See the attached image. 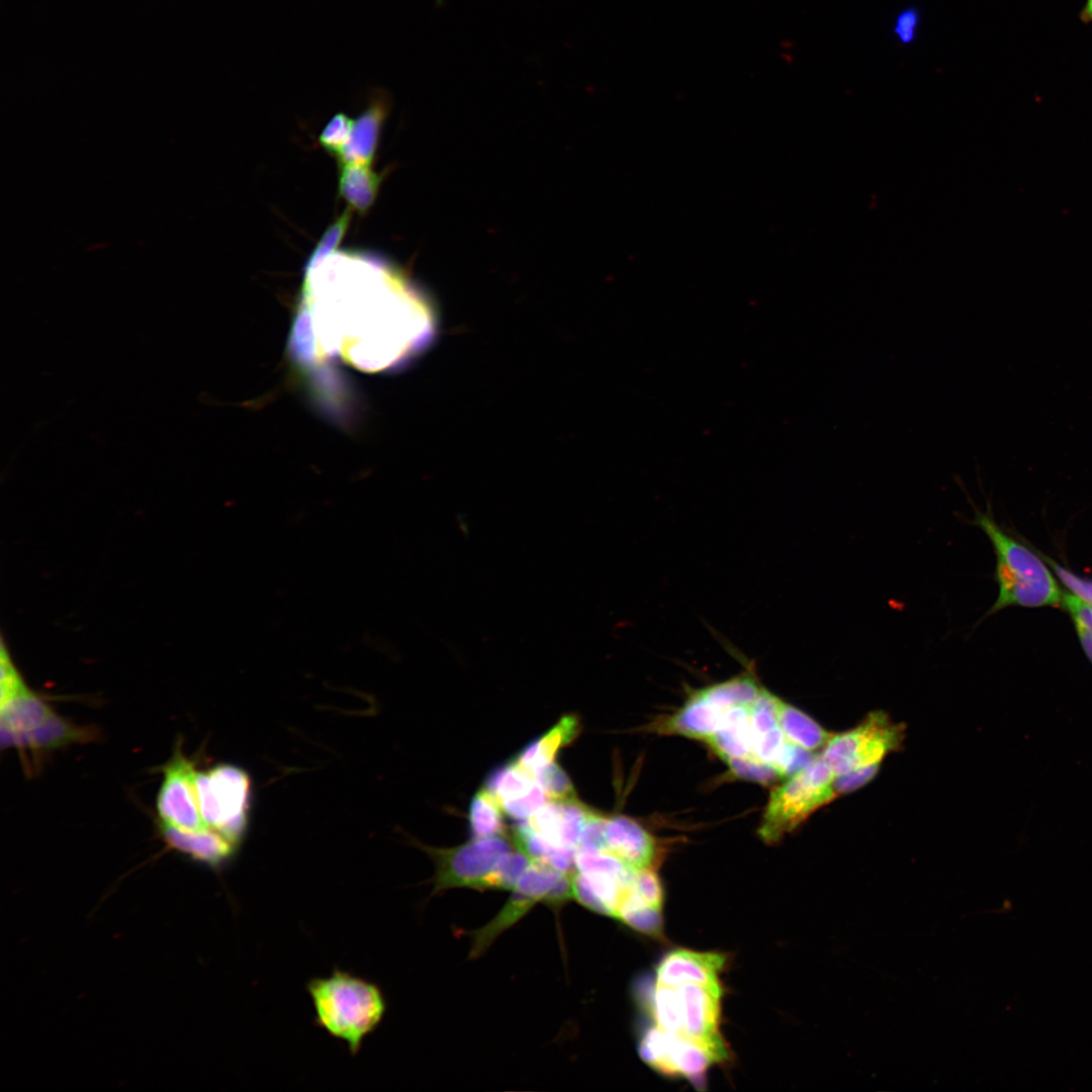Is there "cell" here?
<instances>
[{
  "label": "cell",
  "mask_w": 1092,
  "mask_h": 1092,
  "mask_svg": "<svg viewBox=\"0 0 1092 1092\" xmlns=\"http://www.w3.org/2000/svg\"><path fill=\"white\" fill-rule=\"evenodd\" d=\"M607 817L589 808L576 849L605 850V823Z\"/></svg>",
  "instance_id": "obj_34"
},
{
  "label": "cell",
  "mask_w": 1092,
  "mask_h": 1092,
  "mask_svg": "<svg viewBox=\"0 0 1092 1092\" xmlns=\"http://www.w3.org/2000/svg\"><path fill=\"white\" fill-rule=\"evenodd\" d=\"M730 772L743 780L769 785L780 779L778 770L769 763L763 762L753 755L736 757L726 760Z\"/></svg>",
  "instance_id": "obj_30"
},
{
  "label": "cell",
  "mask_w": 1092,
  "mask_h": 1092,
  "mask_svg": "<svg viewBox=\"0 0 1092 1092\" xmlns=\"http://www.w3.org/2000/svg\"><path fill=\"white\" fill-rule=\"evenodd\" d=\"M919 20V13L914 7L905 8L896 16L893 32L901 43L909 44L915 40Z\"/></svg>",
  "instance_id": "obj_37"
},
{
  "label": "cell",
  "mask_w": 1092,
  "mask_h": 1092,
  "mask_svg": "<svg viewBox=\"0 0 1092 1092\" xmlns=\"http://www.w3.org/2000/svg\"><path fill=\"white\" fill-rule=\"evenodd\" d=\"M650 1010L658 1027L682 1034L684 1015L678 988L656 983L650 996Z\"/></svg>",
  "instance_id": "obj_23"
},
{
  "label": "cell",
  "mask_w": 1092,
  "mask_h": 1092,
  "mask_svg": "<svg viewBox=\"0 0 1092 1092\" xmlns=\"http://www.w3.org/2000/svg\"><path fill=\"white\" fill-rule=\"evenodd\" d=\"M157 825L169 848L215 871L222 869L234 857L238 847L213 828L187 830L161 820Z\"/></svg>",
  "instance_id": "obj_11"
},
{
  "label": "cell",
  "mask_w": 1092,
  "mask_h": 1092,
  "mask_svg": "<svg viewBox=\"0 0 1092 1092\" xmlns=\"http://www.w3.org/2000/svg\"><path fill=\"white\" fill-rule=\"evenodd\" d=\"M534 778L552 801L576 798L573 784L564 769L554 761L540 768Z\"/></svg>",
  "instance_id": "obj_29"
},
{
  "label": "cell",
  "mask_w": 1092,
  "mask_h": 1092,
  "mask_svg": "<svg viewBox=\"0 0 1092 1092\" xmlns=\"http://www.w3.org/2000/svg\"><path fill=\"white\" fill-rule=\"evenodd\" d=\"M529 827L548 843L564 846V815L561 803L552 801L544 804L527 821Z\"/></svg>",
  "instance_id": "obj_25"
},
{
  "label": "cell",
  "mask_w": 1092,
  "mask_h": 1092,
  "mask_svg": "<svg viewBox=\"0 0 1092 1092\" xmlns=\"http://www.w3.org/2000/svg\"><path fill=\"white\" fill-rule=\"evenodd\" d=\"M724 964L725 957L720 953L675 949L657 966L656 983L677 988L687 984L717 982Z\"/></svg>",
  "instance_id": "obj_13"
},
{
  "label": "cell",
  "mask_w": 1092,
  "mask_h": 1092,
  "mask_svg": "<svg viewBox=\"0 0 1092 1092\" xmlns=\"http://www.w3.org/2000/svg\"><path fill=\"white\" fill-rule=\"evenodd\" d=\"M779 725L786 739L806 750L823 748L832 733L798 708L780 700Z\"/></svg>",
  "instance_id": "obj_19"
},
{
  "label": "cell",
  "mask_w": 1092,
  "mask_h": 1092,
  "mask_svg": "<svg viewBox=\"0 0 1092 1092\" xmlns=\"http://www.w3.org/2000/svg\"><path fill=\"white\" fill-rule=\"evenodd\" d=\"M999 595L986 616L1010 606L1042 607L1062 603V592L1056 580L1020 582L1007 576L995 574Z\"/></svg>",
  "instance_id": "obj_18"
},
{
  "label": "cell",
  "mask_w": 1092,
  "mask_h": 1092,
  "mask_svg": "<svg viewBox=\"0 0 1092 1092\" xmlns=\"http://www.w3.org/2000/svg\"><path fill=\"white\" fill-rule=\"evenodd\" d=\"M633 889L636 894L650 906L660 909L663 900V890L656 873L650 868L637 870L634 875Z\"/></svg>",
  "instance_id": "obj_31"
},
{
  "label": "cell",
  "mask_w": 1092,
  "mask_h": 1092,
  "mask_svg": "<svg viewBox=\"0 0 1092 1092\" xmlns=\"http://www.w3.org/2000/svg\"><path fill=\"white\" fill-rule=\"evenodd\" d=\"M536 783L534 776L514 759L494 767L486 776L482 788L500 804L523 797Z\"/></svg>",
  "instance_id": "obj_21"
},
{
  "label": "cell",
  "mask_w": 1092,
  "mask_h": 1092,
  "mask_svg": "<svg viewBox=\"0 0 1092 1092\" xmlns=\"http://www.w3.org/2000/svg\"><path fill=\"white\" fill-rule=\"evenodd\" d=\"M1090 606H1091V610H1092V604H1090Z\"/></svg>",
  "instance_id": "obj_39"
},
{
  "label": "cell",
  "mask_w": 1092,
  "mask_h": 1092,
  "mask_svg": "<svg viewBox=\"0 0 1092 1092\" xmlns=\"http://www.w3.org/2000/svg\"><path fill=\"white\" fill-rule=\"evenodd\" d=\"M546 794L541 786L536 785L523 797L500 803L504 812L515 819H524L534 814L546 801Z\"/></svg>",
  "instance_id": "obj_32"
},
{
  "label": "cell",
  "mask_w": 1092,
  "mask_h": 1092,
  "mask_svg": "<svg viewBox=\"0 0 1092 1092\" xmlns=\"http://www.w3.org/2000/svg\"><path fill=\"white\" fill-rule=\"evenodd\" d=\"M780 700V698L763 688L757 699L750 706L749 715L752 739L780 727L778 717Z\"/></svg>",
  "instance_id": "obj_28"
},
{
  "label": "cell",
  "mask_w": 1092,
  "mask_h": 1092,
  "mask_svg": "<svg viewBox=\"0 0 1092 1092\" xmlns=\"http://www.w3.org/2000/svg\"><path fill=\"white\" fill-rule=\"evenodd\" d=\"M605 851L633 870L650 868L656 856V840L642 825L623 815L607 817Z\"/></svg>",
  "instance_id": "obj_12"
},
{
  "label": "cell",
  "mask_w": 1092,
  "mask_h": 1092,
  "mask_svg": "<svg viewBox=\"0 0 1092 1092\" xmlns=\"http://www.w3.org/2000/svg\"><path fill=\"white\" fill-rule=\"evenodd\" d=\"M1080 19L1084 23L1092 22V0H1086L1083 9L1080 12Z\"/></svg>",
  "instance_id": "obj_38"
},
{
  "label": "cell",
  "mask_w": 1092,
  "mask_h": 1092,
  "mask_svg": "<svg viewBox=\"0 0 1092 1092\" xmlns=\"http://www.w3.org/2000/svg\"><path fill=\"white\" fill-rule=\"evenodd\" d=\"M672 1032H668L657 1025L649 1028L639 1043L641 1059L651 1068L661 1074H665L667 1054Z\"/></svg>",
  "instance_id": "obj_27"
},
{
  "label": "cell",
  "mask_w": 1092,
  "mask_h": 1092,
  "mask_svg": "<svg viewBox=\"0 0 1092 1092\" xmlns=\"http://www.w3.org/2000/svg\"><path fill=\"white\" fill-rule=\"evenodd\" d=\"M161 771L163 780L156 800L160 820L187 830L210 828L199 809L194 763L183 753L180 742Z\"/></svg>",
  "instance_id": "obj_8"
},
{
  "label": "cell",
  "mask_w": 1092,
  "mask_h": 1092,
  "mask_svg": "<svg viewBox=\"0 0 1092 1092\" xmlns=\"http://www.w3.org/2000/svg\"><path fill=\"white\" fill-rule=\"evenodd\" d=\"M835 775L820 757L787 778L770 792L758 834L767 843H777L814 812L837 798Z\"/></svg>",
  "instance_id": "obj_3"
},
{
  "label": "cell",
  "mask_w": 1092,
  "mask_h": 1092,
  "mask_svg": "<svg viewBox=\"0 0 1092 1092\" xmlns=\"http://www.w3.org/2000/svg\"><path fill=\"white\" fill-rule=\"evenodd\" d=\"M305 990L313 1008V1025L344 1042L356 1057L387 1012L381 987L350 971L335 967L327 977L310 978Z\"/></svg>",
  "instance_id": "obj_2"
},
{
  "label": "cell",
  "mask_w": 1092,
  "mask_h": 1092,
  "mask_svg": "<svg viewBox=\"0 0 1092 1092\" xmlns=\"http://www.w3.org/2000/svg\"><path fill=\"white\" fill-rule=\"evenodd\" d=\"M973 523L986 533L994 546L997 556L996 573L1000 572L1020 582L1055 579L1043 559L1006 534L989 512L976 510Z\"/></svg>",
  "instance_id": "obj_9"
},
{
  "label": "cell",
  "mask_w": 1092,
  "mask_h": 1092,
  "mask_svg": "<svg viewBox=\"0 0 1092 1092\" xmlns=\"http://www.w3.org/2000/svg\"><path fill=\"white\" fill-rule=\"evenodd\" d=\"M787 739L778 727L752 739V754L757 759L772 765Z\"/></svg>",
  "instance_id": "obj_33"
},
{
  "label": "cell",
  "mask_w": 1092,
  "mask_h": 1092,
  "mask_svg": "<svg viewBox=\"0 0 1092 1092\" xmlns=\"http://www.w3.org/2000/svg\"><path fill=\"white\" fill-rule=\"evenodd\" d=\"M725 1059H727L726 1046L711 1045L682 1034L672 1033L664 1075L684 1076L693 1084L703 1086L708 1068Z\"/></svg>",
  "instance_id": "obj_15"
},
{
  "label": "cell",
  "mask_w": 1092,
  "mask_h": 1092,
  "mask_svg": "<svg viewBox=\"0 0 1092 1092\" xmlns=\"http://www.w3.org/2000/svg\"><path fill=\"white\" fill-rule=\"evenodd\" d=\"M1038 555L1043 559L1044 562L1048 563V565H1050V567L1055 571L1056 575L1075 596L1087 602L1088 604H1092L1091 579L1079 577L1069 569L1058 564L1052 558L1045 556L1040 552H1038Z\"/></svg>",
  "instance_id": "obj_35"
},
{
  "label": "cell",
  "mask_w": 1092,
  "mask_h": 1092,
  "mask_svg": "<svg viewBox=\"0 0 1092 1092\" xmlns=\"http://www.w3.org/2000/svg\"><path fill=\"white\" fill-rule=\"evenodd\" d=\"M684 1015L682 1035L704 1043L725 1046L719 1032L722 989L719 981L677 987Z\"/></svg>",
  "instance_id": "obj_10"
},
{
  "label": "cell",
  "mask_w": 1092,
  "mask_h": 1092,
  "mask_svg": "<svg viewBox=\"0 0 1092 1092\" xmlns=\"http://www.w3.org/2000/svg\"><path fill=\"white\" fill-rule=\"evenodd\" d=\"M617 918L646 934L656 935L662 929L661 910L644 902L632 885L619 906Z\"/></svg>",
  "instance_id": "obj_24"
},
{
  "label": "cell",
  "mask_w": 1092,
  "mask_h": 1092,
  "mask_svg": "<svg viewBox=\"0 0 1092 1092\" xmlns=\"http://www.w3.org/2000/svg\"><path fill=\"white\" fill-rule=\"evenodd\" d=\"M571 898L572 883L569 876L546 864L531 861L497 915L472 932L470 957L480 956L503 931L516 923L536 903L559 906Z\"/></svg>",
  "instance_id": "obj_5"
},
{
  "label": "cell",
  "mask_w": 1092,
  "mask_h": 1092,
  "mask_svg": "<svg viewBox=\"0 0 1092 1092\" xmlns=\"http://www.w3.org/2000/svg\"><path fill=\"white\" fill-rule=\"evenodd\" d=\"M762 689L753 670L747 667L738 675L702 688L700 691L715 705L728 710L738 706L750 707Z\"/></svg>",
  "instance_id": "obj_20"
},
{
  "label": "cell",
  "mask_w": 1092,
  "mask_h": 1092,
  "mask_svg": "<svg viewBox=\"0 0 1092 1092\" xmlns=\"http://www.w3.org/2000/svg\"><path fill=\"white\" fill-rule=\"evenodd\" d=\"M530 857L520 848L509 851L490 876L487 890H511L531 864Z\"/></svg>",
  "instance_id": "obj_26"
},
{
  "label": "cell",
  "mask_w": 1092,
  "mask_h": 1092,
  "mask_svg": "<svg viewBox=\"0 0 1092 1092\" xmlns=\"http://www.w3.org/2000/svg\"><path fill=\"white\" fill-rule=\"evenodd\" d=\"M725 712L697 690L674 714L659 723L657 730L706 741L720 726Z\"/></svg>",
  "instance_id": "obj_14"
},
{
  "label": "cell",
  "mask_w": 1092,
  "mask_h": 1092,
  "mask_svg": "<svg viewBox=\"0 0 1092 1092\" xmlns=\"http://www.w3.org/2000/svg\"><path fill=\"white\" fill-rule=\"evenodd\" d=\"M368 299L306 292L292 330L294 356L308 363L338 358L377 372L402 365L433 339L432 310L405 282L396 279L380 298Z\"/></svg>",
  "instance_id": "obj_1"
},
{
  "label": "cell",
  "mask_w": 1092,
  "mask_h": 1092,
  "mask_svg": "<svg viewBox=\"0 0 1092 1092\" xmlns=\"http://www.w3.org/2000/svg\"><path fill=\"white\" fill-rule=\"evenodd\" d=\"M580 731V721L574 714L564 715L541 737L533 740L516 757V761L533 776L552 762L561 747L571 743Z\"/></svg>",
  "instance_id": "obj_17"
},
{
  "label": "cell",
  "mask_w": 1092,
  "mask_h": 1092,
  "mask_svg": "<svg viewBox=\"0 0 1092 1092\" xmlns=\"http://www.w3.org/2000/svg\"><path fill=\"white\" fill-rule=\"evenodd\" d=\"M505 835L475 838L452 848H426L435 862L433 894L454 888L487 890L503 857L512 850Z\"/></svg>",
  "instance_id": "obj_7"
},
{
  "label": "cell",
  "mask_w": 1092,
  "mask_h": 1092,
  "mask_svg": "<svg viewBox=\"0 0 1092 1092\" xmlns=\"http://www.w3.org/2000/svg\"><path fill=\"white\" fill-rule=\"evenodd\" d=\"M749 708L738 706L726 710L720 726L706 740L725 761L753 755Z\"/></svg>",
  "instance_id": "obj_16"
},
{
  "label": "cell",
  "mask_w": 1092,
  "mask_h": 1092,
  "mask_svg": "<svg viewBox=\"0 0 1092 1092\" xmlns=\"http://www.w3.org/2000/svg\"><path fill=\"white\" fill-rule=\"evenodd\" d=\"M881 763L859 767L835 776L833 787L837 796L852 793L871 782L880 769Z\"/></svg>",
  "instance_id": "obj_36"
},
{
  "label": "cell",
  "mask_w": 1092,
  "mask_h": 1092,
  "mask_svg": "<svg viewBox=\"0 0 1092 1092\" xmlns=\"http://www.w3.org/2000/svg\"><path fill=\"white\" fill-rule=\"evenodd\" d=\"M905 727L882 711L871 712L857 726L832 734L819 755L835 776L881 763L901 746Z\"/></svg>",
  "instance_id": "obj_6"
},
{
  "label": "cell",
  "mask_w": 1092,
  "mask_h": 1092,
  "mask_svg": "<svg viewBox=\"0 0 1092 1092\" xmlns=\"http://www.w3.org/2000/svg\"><path fill=\"white\" fill-rule=\"evenodd\" d=\"M195 788L206 825L238 846L248 820L251 794L248 774L232 764H217L207 770H196Z\"/></svg>",
  "instance_id": "obj_4"
},
{
  "label": "cell",
  "mask_w": 1092,
  "mask_h": 1092,
  "mask_svg": "<svg viewBox=\"0 0 1092 1092\" xmlns=\"http://www.w3.org/2000/svg\"><path fill=\"white\" fill-rule=\"evenodd\" d=\"M503 808L498 801L481 788L472 797L469 805V829L473 838L505 835L506 824Z\"/></svg>",
  "instance_id": "obj_22"
}]
</instances>
